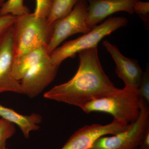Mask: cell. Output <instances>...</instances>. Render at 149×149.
<instances>
[{"instance_id": "cell-14", "label": "cell", "mask_w": 149, "mask_h": 149, "mask_svg": "<svg viewBox=\"0 0 149 149\" xmlns=\"http://www.w3.org/2000/svg\"><path fill=\"white\" fill-rule=\"evenodd\" d=\"M80 0H52L50 12L47 17L49 24L63 18L69 14Z\"/></svg>"}, {"instance_id": "cell-13", "label": "cell", "mask_w": 149, "mask_h": 149, "mask_svg": "<svg viewBox=\"0 0 149 149\" xmlns=\"http://www.w3.org/2000/svg\"><path fill=\"white\" fill-rule=\"evenodd\" d=\"M49 55L47 48L42 47L14 57V76L18 81L21 80L30 68Z\"/></svg>"}, {"instance_id": "cell-3", "label": "cell", "mask_w": 149, "mask_h": 149, "mask_svg": "<svg viewBox=\"0 0 149 149\" xmlns=\"http://www.w3.org/2000/svg\"><path fill=\"white\" fill-rule=\"evenodd\" d=\"M141 97L138 89L125 87L110 95L89 102L82 109L87 113L100 112L111 115L115 120L128 124L139 118Z\"/></svg>"}, {"instance_id": "cell-11", "label": "cell", "mask_w": 149, "mask_h": 149, "mask_svg": "<svg viewBox=\"0 0 149 149\" xmlns=\"http://www.w3.org/2000/svg\"><path fill=\"white\" fill-rule=\"evenodd\" d=\"M103 44L115 62L116 72L125 87L138 89L143 74L138 61L123 56L116 46L108 41L105 40Z\"/></svg>"}, {"instance_id": "cell-1", "label": "cell", "mask_w": 149, "mask_h": 149, "mask_svg": "<svg viewBox=\"0 0 149 149\" xmlns=\"http://www.w3.org/2000/svg\"><path fill=\"white\" fill-rule=\"evenodd\" d=\"M78 54L80 62L75 75L66 83L46 92L44 97L82 109L89 102L110 95L119 90L104 72L97 46L81 51Z\"/></svg>"}, {"instance_id": "cell-22", "label": "cell", "mask_w": 149, "mask_h": 149, "mask_svg": "<svg viewBox=\"0 0 149 149\" xmlns=\"http://www.w3.org/2000/svg\"><path fill=\"white\" fill-rule=\"evenodd\" d=\"M6 0H0V7L1 6L4 2Z\"/></svg>"}, {"instance_id": "cell-17", "label": "cell", "mask_w": 149, "mask_h": 149, "mask_svg": "<svg viewBox=\"0 0 149 149\" xmlns=\"http://www.w3.org/2000/svg\"><path fill=\"white\" fill-rule=\"evenodd\" d=\"M141 98L149 104V68L148 63L143 72L142 80L138 88Z\"/></svg>"}, {"instance_id": "cell-2", "label": "cell", "mask_w": 149, "mask_h": 149, "mask_svg": "<svg viewBox=\"0 0 149 149\" xmlns=\"http://www.w3.org/2000/svg\"><path fill=\"white\" fill-rule=\"evenodd\" d=\"M53 31L47 18L29 13L17 16L12 27L14 57L42 47H47Z\"/></svg>"}, {"instance_id": "cell-7", "label": "cell", "mask_w": 149, "mask_h": 149, "mask_svg": "<svg viewBox=\"0 0 149 149\" xmlns=\"http://www.w3.org/2000/svg\"><path fill=\"white\" fill-rule=\"evenodd\" d=\"M130 124L113 119L109 124L85 125L76 130L60 149H89L100 137L116 135L129 128Z\"/></svg>"}, {"instance_id": "cell-12", "label": "cell", "mask_w": 149, "mask_h": 149, "mask_svg": "<svg viewBox=\"0 0 149 149\" xmlns=\"http://www.w3.org/2000/svg\"><path fill=\"white\" fill-rule=\"evenodd\" d=\"M0 118L17 125L26 139L29 138L31 131L40 129L39 125L42 120V116L38 113H34L29 116L23 115L1 104Z\"/></svg>"}, {"instance_id": "cell-5", "label": "cell", "mask_w": 149, "mask_h": 149, "mask_svg": "<svg viewBox=\"0 0 149 149\" xmlns=\"http://www.w3.org/2000/svg\"><path fill=\"white\" fill-rule=\"evenodd\" d=\"M148 105L141 98L140 114L135 122L126 130L113 136L100 137L89 149H138L149 129Z\"/></svg>"}, {"instance_id": "cell-10", "label": "cell", "mask_w": 149, "mask_h": 149, "mask_svg": "<svg viewBox=\"0 0 149 149\" xmlns=\"http://www.w3.org/2000/svg\"><path fill=\"white\" fill-rule=\"evenodd\" d=\"M139 0H87L88 3L86 23L92 29L108 16L120 11L130 14Z\"/></svg>"}, {"instance_id": "cell-16", "label": "cell", "mask_w": 149, "mask_h": 149, "mask_svg": "<svg viewBox=\"0 0 149 149\" xmlns=\"http://www.w3.org/2000/svg\"><path fill=\"white\" fill-rule=\"evenodd\" d=\"M16 133L13 123L3 118H0V149H8L6 141Z\"/></svg>"}, {"instance_id": "cell-4", "label": "cell", "mask_w": 149, "mask_h": 149, "mask_svg": "<svg viewBox=\"0 0 149 149\" xmlns=\"http://www.w3.org/2000/svg\"><path fill=\"white\" fill-rule=\"evenodd\" d=\"M128 22V19L124 17H109L103 23L94 27L90 32L57 48L50 55L51 61L59 66L65 60L73 57L79 52L97 47L104 37L120 27H125Z\"/></svg>"}, {"instance_id": "cell-20", "label": "cell", "mask_w": 149, "mask_h": 149, "mask_svg": "<svg viewBox=\"0 0 149 149\" xmlns=\"http://www.w3.org/2000/svg\"><path fill=\"white\" fill-rule=\"evenodd\" d=\"M16 17L12 15L0 16V38L12 27Z\"/></svg>"}, {"instance_id": "cell-23", "label": "cell", "mask_w": 149, "mask_h": 149, "mask_svg": "<svg viewBox=\"0 0 149 149\" xmlns=\"http://www.w3.org/2000/svg\"></svg>"}, {"instance_id": "cell-19", "label": "cell", "mask_w": 149, "mask_h": 149, "mask_svg": "<svg viewBox=\"0 0 149 149\" xmlns=\"http://www.w3.org/2000/svg\"><path fill=\"white\" fill-rule=\"evenodd\" d=\"M36 2L33 13L36 16L47 18L50 12L52 0H36Z\"/></svg>"}, {"instance_id": "cell-18", "label": "cell", "mask_w": 149, "mask_h": 149, "mask_svg": "<svg viewBox=\"0 0 149 149\" xmlns=\"http://www.w3.org/2000/svg\"><path fill=\"white\" fill-rule=\"evenodd\" d=\"M134 12L139 15V17L145 23L147 27H149V2L148 1H137L134 6Z\"/></svg>"}, {"instance_id": "cell-21", "label": "cell", "mask_w": 149, "mask_h": 149, "mask_svg": "<svg viewBox=\"0 0 149 149\" xmlns=\"http://www.w3.org/2000/svg\"><path fill=\"white\" fill-rule=\"evenodd\" d=\"M138 149H149V129L145 133Z\"/></svg>"}, {"instance_id": "cell-15", "label": "cell", "mask_w": 149, "mask_h": 149, "mask_svg": "<svg viewBox=\"0 0 149 149\" xmlns=\"http://www.w3.org/2000/svg\"><path fill=\"white\" fill-rule=\"evenodd\" d=\"M24 4V0H7L0 7V16L12 15L19 16L30 13Z\"/></svg>"}, {"instance_id": "cell-9", "label": "cell", "mask_w": 149, "mask_h": 149, "mask_svg": "<svg viewBox=\"0 0 149 149\" xmlns=\"http://www.w3.org/2000/svg\"><path fill=\"white\" fill-rule=\"evenodd\" d=\"M12 27L0 38V93L22 94L20 83L13 74L14 54Z\"/></svg>"}, {"instance_id": "cell-6", "label": "cell", "mask_w": 149, "mask_h": 149, "mask_svg": "<svg viewBox=\"0 0 149 149\" xmlns=\"http://www.w3.org/2000/svg\"><path fill=\"white\" fill-rule=\"evenodd\" d=\"M88 6L87 0H80L69 14L54 22L52 37L47 47L49 54L71 35L86 34L92 30L86 23Z\"/></svg>"}, {"instance_id": "cell-8", "label": "cell", "mask_w": 149, "mask_h": 149, "mask_svg": "<svg viewBox=\"0 0 149 149\" xmlns=\"http://www.w3.org/2000/svg\"><path fill=\"white\" fill-rule=\"evenodd\" d=\"M59 67L52 62L50 55L32 67L21 79L22 94L30 98L39 95L54 80Z\"/></svg>"}]
</instances>
